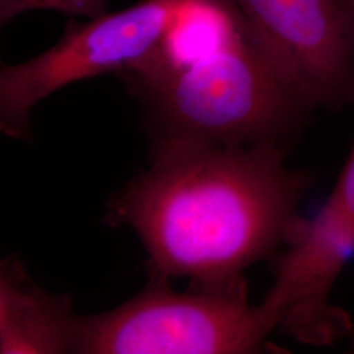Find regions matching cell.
Listing matches in <instances>:
<instances>
[{
  "label": "cell",
  "instance_id": "cell-11",
  "mask_svg": "<svg viewBox=\"0 0 354 354\" xmlns=\"http://www.w3.org/2000/svg\"><path fill=\"white\" fill-rule=\"evenodd\" d=\"M8 21H11V19H10L8 13H7L6 8H4V4H3V1L0 0V29L3 28L4 24H7ZM0 66H1V64H0Z\"/></svg>",
  "mask_w": 354,
  "mask_h": 354
},
{
  "label": "cell",
  "instance_id": "cell-12",
  "mask_svg": "<svg viewBox=\"0 0 354 354\" xmlns=\"http://www.w3.org/2000/svg\"><path fill=\"white\" fill-rule=\"evenodd\" d=\"M351 333H354V328H353V330H352V332H351ZM353 349H354V340H353Z\"/></svg>",
  "mask_w": 354,
  "mask_h": 354
},
{
  "label": "cell",
  "instance_id": "cell-7",
  "mask_svg": "<svg viewBox=\"0 0 354 354\" xmlns=\"http://www.w3.org/2000/svg\"><path fill=\"white\" fill-rule=\"evenodd\" d=\"M75 322L68 299L44 292L12 260L0 353H74Z\"/></svg>",
  "mask_w": 354,
  "mask_h": 354
},
{
  "label": "cell",
  "instance_id": "cell-8",
  "mask_svg": "<svg viewBox=\"0 0 354 354\" xmlns=\"http://www.w3.org/2000/svg\"><path fill=\"white\" fill-rule=\"evenodd\" d=\"M10 19L28 11H58L71 16L97 17L106 12L108 0H1Z\"/></svg>",
  "mask_w": 354,
  "mask_h": 354
},
{
  "label": "cell",
  "instance_id": "cell-10",
  "mask_svg": "<svg viewBox=\"0 0 354 354\" xmlns=\"http://www.w3.org/2000/svg\"><path fill=\"white\" fill-rule=\"evenodd\" d=\"M11 266L12 259H7L0 263V335L7 313V299H8V286L11 277Z\"/></svg>",
  "mask_w": 354,
  "mask_h": 354
},
{
  "label": "cell",
  "instance_id": "cell-9",
  "mask_svg": "<svg viewBox=\"0 0 354 354\" xmlns=\"http://www.w3.org/2000/svg\"><path fill=\"white\" fill-rule=\"evenodd\" d=\"M327 203L354 222V146Z\"/></svg>",
  "mask_w": 354,
  "mask_h": 354
},
{
  "label": "cell",
  "instance_id": "cell-4",
  "mask_svg": "<svg viewBox=\"0 0 354 354\" xmlns=\"http://www.w3.org/2000/svg\"><path fill=\"white\" fill-rule=\"evenodd\" d=\"M188 0H140L86 23L70 21L49 50L24 64L0 66V133L30 137V113L58 89L105 74H121L146 59Z\"/></svg>",
  "mask_w": 354,
  "mask_h": 354
},
{
  "label": "cell",
  "instance_id": "cell-6",
  "mask_svg": "<svg viewBox=\"0 0 354 354\" xmlns=\"http://www.w3.org/2000/svg\"><path fill=\"white\" fill-rule=\"evenodd\" d=\"M354 252V222L328 203L302 219L288 243L266 302L298 340L327 345L353 330L349 317L329 304V294Z\"/></svg>",
  "mask_w": 354,
  "mask_h": 354
},
{
  "label": "cell",
  "instance_id": "cell-1",
  "mask_svg": "<svg viewBox=\"0 0 354 354\" xmlns=\"http://www.w3.org/2000/svg\"><path fill=\"white\" fill-rule=\"evenodd\" d=\"M307 185L279 147L159 145L151 168L109 203L105 223L137 232L151 277L238 288L248 266L288 245Z\"/></svg>",
  "mask_w": 354,
  "mask_h": 354
},
{
  "label": "cell",
  "instance_id": "cell-5",
  "mask_svg": "<svg viewBox=\"0 0 354 354\" xmlns=\"http://www.w3.org/2000/svg\"><path fill=\"white\" fill-rule=\"evenodd\" d=\"M304 111L354 104V0H230Z\"/></svg>",
  "mask_w": 354,
  "mask_h": 354
},
{
  "label": "cell",
  "instance_id": "cell-2",
  "mask_svg": "<svg viewBox=\"0 0 354 354\" xmlns=\"http://www.w3.org/2000/svg\"><path fill=\"white\" fill-rule=\"evenodd\" d=\"M152 147L283 146L308 112L281 84L230 0H188L158 48L120 74Z\"/></svg>",
  "mask_w": 354,
  "mask_h": 354
},
{
  "label": "cell",
  "instance_id": "cell-3",
  "mask_svg": "<svg viewBox=\"0 0 354 354\" xmlns=\"http://www.w3.org/2000/svg\"><path fill=\"white\" fill-rule=\"evenodd\" d=\"M281 315L251 306L245 285L177 292L168 279L97 317H76L74 353L248 354L264 348Z\"/></svg>",
  "mask_w": 354,
  "mask_h": 354
}]
</instances>
